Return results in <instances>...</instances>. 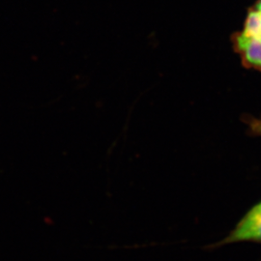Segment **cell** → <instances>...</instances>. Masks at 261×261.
<instances>
[{
    "label": "cell",
    "mask_w": 261,
    "mask_h": 261,
    "mask_svg": "<svg viewBox=\"0 0 261 261\" xmlns=\"http://www.w3.org/2000/svg\"><path fill=\"white\" fill-rule=\"evenodd\" d=\"M252 242L261 244V201L252 206L244 215L229 234L220 242L210 245L208 248L215 249L234 243Z\"/></svg>",
    "instance_id": "1"
},
{
    "label": "cell",
    "mask_w": 261,
    "mask_h": 261,
    "mask_svg": "<svg viewBox=\"0 0 261 261\" xmlns=\"http://www.w3.org/2000/svg\"><path fill=\"white\" fill-rule=\"evenodd\" d=\"M235 51L239 55L243 65L261 72V39L250 37L242 32L232 38Z\"/></svg>",
    "instance_id": "2"
},
{
    "label": "cell",
    "mask_w": 261,
    "mask_h": 261,
    "mask_svg": "<svg viewBox=\"0 0 261 261\" xmlns=\"http://www.w3.org/2000/svg\"><path fill=\"white\" fill-rule=\"evenodd\" d=\"M241 32L247 36L261 39V9L254 7L250 10Z\"/></svg>",
    "instance_id": "3"
},
{
    "label": "cell",
    "mask_w": 261,
    "mask_h": 261,
    "mask_svg": "<svg viewBox=\"0 0 261 261\" xmlns=\"http://www.w3.org/2000/svg\"><path fill=\"white\" fill-rule=\"evenodd\" d=\"M249 126L252 133L261 137V119H250Z\"/></svg>",
    "instance_id": "4"
},
{
    "label": "cell",
    "mask_w": 261,
    "mask_h": 261,
    "mask_svg": "<svg viewBox=\"0 0 261 261\" xmlns=\"http://www.w3.org/2000/svg\"><path fill=\"white\" fill-rule=\"evenodd\" d=\"M255 7H256V8H258V9H261V0H259V1L256 3Z\"/></svg>",
    "instance_id": "5"
}]
</instances>
